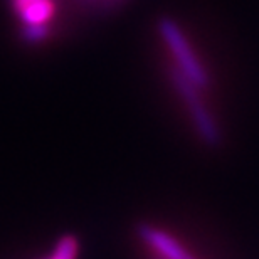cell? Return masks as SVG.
Here are the masks:
<instances>
[{
  "label": "cell",
  "instance_id": "cell-1",
  "mask_svg": "<svg viewBox=\"0 0 259 259\" xmlns=\"http://www.w3.org/2000/svg\"><path fill=\"white\" fill-rule=\"evenodd\" d=\"M158 32L165 40V44H167L168 51L172 53L174 59L177 61L179 71L189 81H192L197 88L207 86V82H209L207 72L204 66L200 64V61L197 59L192 46H190L187 37H185L182 29L172 19H162L158 22Z\"/></svg>",
  "mask_w": 259,
  "mask_h": 259
},
{
  "label": "cell",
  "instance_id": "cell-2",
  "mask_svg": "<svg viewBox=\"0 0 259 259\" xmlns=\"http://www.w3.org/2000/svg\"><path fill=\"white\" fill-rule=\"evenodd\" d=\"M172 82L175 86V90L179 91L180 98L182 101L185 103L187 110L190 113L194 120V126L195 130L199 132L200 138L204 140L207 145H217L219 143V138H221V133H219V128H217L214 118L207 110V106L204 105L202 98L199 95V90L192 81H189L182 72L179 69H174L172 71Z\"/></svg>",
  "mask_w": 259,
  "mask_h": 259
},
{
  "label": "cell",
  "instance_id": "cell-3",
  "mask_svg": "<svg viewBox=\"0 0 259 259\" xmlns=\"http://www.w3.org/2000/svg\"><path fill=\"white\" fill-rule=\"evenodd\" d=\"M14 10L22 20V35L27 42H40L48 35V22L54 15V0H12Z\"/></svg>",
  "mask_w": 259,
  "mask_h": 259
},
{
  "label": "cell",
  "instance_id": "cell-4",
  "mask_svg": "<svg viewBox=\"0 0 259 259\" xmlns=\"http://www.w3.org/2000/svg\"><path fill=\"white\" fill-rule=\"evenodd\" d=\"M137 231L138 236L142 237V241L147 242L162 259H195L184 249V246L180 242H177L172 236L158 229V227L150 224H140Z\"/></svg>",
  "mask_w": 259,
  "mask_h": 259
},
{
  "label": "cell",
  "instance_id": "cell-5",
  "mask_svg": "<svg viewBox=\"0 0 259 259\" xmlns=\"http://www.w3.org/2000/svg\"><path fill=\"white\" fill-rule=\"evenodd\" d=\"M77 249H79V242H77L76 237L71 234H66L58 241L53 256L49 259H76Z\"/></svg>",
  "mask_w": 259,
  "mask_h": 259
},
{
  "label": "cell",
  "instance_id": "cell-6",
  "mask_svg": "<svg viewBox=\"0 0 259 259\" xmlns=\"http://www.w3.org/2000/svg\"><path fill=\"white\" fill-rule=\"evenodd\" d=\"M157 259H162V257H157Z\"/></svg>",
  "mask_w": 259,
  "mask_h": 259
}]
</instances>
